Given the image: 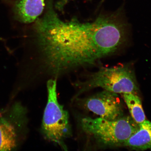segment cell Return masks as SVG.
Wrapping results in <instances>:
<instances>
[{"label":"cell","instance_id":"2","mask_svg":"<svg viewBox=\"0 0 151 151\" xmlns=\"http://www.w3.org/2000/svg\"><path fill=\"white\" fill-rule=\"evenodd\" d=\"M77 123L79 132L86 141V147L92 143L103 147L124 146L139 128V124L131 117L126 116L109 120L78 114Z\"/></svg>","mask_w":151,"mask_h":151},{"label":"cell","instance_id":"8","mask_svg":"<svg viewBox=\"0 0 151 151\" xmlns=\"http://www.w3.org/2000/svg\"><path fill=\"white\" fill-rule=\"evenodd\" d=\"M45 6V0H19L15 7V18L22 23H31L42 14Z\"/></svg>","mask_w":151,"mask_h":151},{"label":"cell","instance_id":"5","mask_svg":"<svg viewBox=\"0 0 151 151\" xmlns=\"http://www.w3.org/2000/svg\"><path fill=\"white\" fill-rule=\"evenodd\" d=\"M47 101L43 113L40 132L44 139L68 150L67 139L73 136L68 112L58 101L57 93V79L47 81Z\"/></svg>","mask_w":151,"mask_h":151},{"label":"cell","instance_id":"1","mask_svg":"<svg viewBox=\"0 0 151 151\" xmlns=\"http://www.w3.org/2000/svg\"><path fill=\"white\" fill-rule=\"evenodd\" d=\"M39 42L47 65L60 76L97 60L91 22H63L56 13L52 14L43 24Z\"/></svg>","mask_w":151,"mask_h":151},{"label":"cell","instance_id":"10","mask_svg":"<svg viewBox=\"0 0 151 151\" xmlns=\"http://www.w3.org/2000/svg\"><path fill=\"white\" fill-rule=\"evenodd\" d=\"M122 94L131 117L134 121L139 124L146 120L141 100L137 93L129 92Z\"/></svg>","mask_w":151,"mask_h":151},{"label":"cell","instance_id":"9","mask_svg":"<svg viewBox=\"0 0 151 151\" xmlns=\"http://www.w3.org/2000/svg\"><path fill=\"white\" fill-rule=\"evenodd\" d=\"M135 150H151V122L145 120L139 124V128L124 146Z\"/></svg>","mask_w":151,"mask_h":151},{"label":"cell","instance_id":"3","mask_svg":"<svg viewBox=\"0 0 151 151\" xmlns=\"http://www.w3.org/2000/svg\"><path fill=\"white\" fill-rule=\"evenodd\" d=\"M132 65L127 63L113 67H101L84 80L76 81L73 83L76 91L71 101L97 88L117 94L137 93L139 88Z\"/></svg>","mask_w":151,"mask_h":151},{"label":"cell","instance_id":"4","mask_svg":"<svg viewBox=\"0 0 151 151\" xmlns=\"http://www.w3.org/2000/svg\"><path fill=\"white\" fill-rule=\"evenodd\" d=\"M91 23L97 60L114 53L127 42L128 26L121 9L111 14H100Z\"/></svg>","mask_w":151,"mask_h":151},{"label":"cell","instance_id":"6","mask_svg":"<svg viewBox=\"0 0 151 151\" xmlns=\"http://www.w3.org/2000/svg\"><path fill=\"white\" fill-rule=\"evenodd\" d=\"M27 108L20 102L0 110V151L17 150L28 133Z\"/></svg>","mask_w":151,"mask_h":151},{"label":"cell","instance_id":"7","mask_svg":"<svg viewBox=\"0 0 151 151\" xmlns=\"http://www.w3.org/2000/svg\"><path fill=\"white\" fill-rule=\"evenodd\" d=\"M71 101L81 110L91 112L105 119L116 120L124 116L123 106L118 94L106 90L88 97H78Z\"/></svg>","mask_w":151,"mask_h":151}]
</instances>
